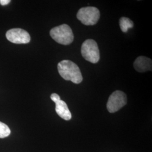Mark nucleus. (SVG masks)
I'll return each instance as SVG.
<instances>
[{
	"label": "nucleus",
	"mask_w": 152,
	"mask_h": 152,
	"mask_svg": "<svg viewBox=\"0 0 152 152\" xmlns=\"http://www.w3.org/2000/svg\"><path fill=\"white\" fill-rule=\"evenodd\" d=\"M50 36L59 44L68 45L74 40V35L71 27L64 24L53 28L50 32Z\"/></svg>",
	"instance_id": "f03ea898"
},
{
	"label": "nucleus",
	"mask_w": 152,
	"mask_h": 152,
	"mask_svg": "<svg viewBox=\"0 0 152 152\" xmlns=\"http://www.w3.org/2000/svg\"><path fill=\"white\" fill-rule=\"evenodd\" d=\"M58 70L61 77L65 80L71 81L76 84L80 83L83 80L79 67L71 60L61 61L58 64Z\"/></svg>",
	"instance_id": "f257e3e1"
},
{
	"label": "nucleus",
	"mask_w": 152,
	"mask_h": 152,
	"mask_svg": "<svg viewBox=\"0 0 152 152\" xmlns=\"http://www.w3.org/2000/svg\"><path fill=\"white\" fill-rule=\"evenodd\" d=\"M10 2H11L10 0H0V4L2 6L7 5Z\"/></svg>",
	"instance_id": "f8f14e48"
},
{
	"label": "nucleus",
	"mask_w": 152,
	"mask_h": 152,
	"mask_svg": "<svg viewBox=\"0 0 152 152\" xmlns=\"http://www.w3.org/2000/svg\"><path fill=\"white\" fill-rule=\"evenodd\" d=\"M55 111L58 115L66 121H69L72 118V114L67 104L65 102L61 99L55 102Z\"/></svg>",
	"instance_id": "6e6552de"
},
{
	"label": "nucleus",
	"mask_w": 152,
	"mask_h": 152,
	"mask_svg": "<svg viewBox=\"0 0 152 152\" xmlns=\"http://www.w3.org/2000/svg\"><path fill=\"white\" fill-rule=\"evenodd\" d=\"M11 133L10 129L4 123L0 122V138H5L9 136Z\"/></svg>",
	"instance_id": "9d476101"
},
{
	"label": "nucleus",
	"mask_w": 152,
	"mask_h": 152,
	"mask_svg": "<svg viewBox=\"0 0 152 152\" xmlns=\"http://www.w3.org/2000/svg\"><path fill=\"white\" fill-rule=\"evenodd\" d=\"M127 96L121 91H115L109 96L107 104L109 113H115L127 104Z\"/></svg>",
	"instance_id": "39448f33"
},
{
	"label": "nucleus",
	"mask_w": 152,
	"mask_h": 152,
	"mask_svg": "<svg viewBox=\"0 0 152 152\" xmlns=\"http://www.w3.org/2000/svg\"><path fill=\"white\" fill-rule=\"evenodd\" d=\"M7 39L12 43L28 44L31 41V36L26 31L20 28H13L9 30L6 34Z\"/></svg>",
	"instance_id": "423d86ee"
},
{
	"label": "nucleus",
	"mask_w": 152,
	"mask_h": 152,
	"mask_svg": "<svg viewBox=\"0 0 152 152\" xmlns=\"http://www.w3.org/2000/svg\"><path fill=\"white\" fill-rule=\"evenodd\" d=\"M100 11L95 7H84L80 9L77 14V18L86 26H94L100 18Z\"/></svg>",
	"instance_id": "7ed1b4c3"
},
{
	"label": "nucleus",
	"mask_w": 152,
	"mask_h": 152,
	"mask_svg": "<svg viewBox=\"0 0 152 152\" xmlns=\"http://www.w3.org/2000/svg\"><path fill=\"white\" fill-rule=\"evenodd\" d=\"M81 54L85 60L94 64L100 59V51L98 44L92 39H88L82 45Z\"/></svg>",
	"instance_id": "20e7f679"
},
{
	"label": "nucleus",
	"mask_w": 152,
	"mask_h": 152,
	"mask_svg": "<svg viewBox=\"0 0 152 152\" xmlns=\"http://www.w3.org/2000/svg\"><path fill=\"white\" fill-rule=\"evenodd\" d=\"M50 98H51V99L54 102H56V100H60V96H59V95H58L57 94H55V93L52 94L51 95V96H50Z\"/></svg>",
	"instance_id": "9b49d317"
},
{
	"label": "nucleus",
	"mask_w": 152,
	"mask_h": 152,
	"mask_svg": "<svg viewBox=\"0 0 152 152\" xmlns=\"http://www.w3.org/2000/svg\"><path fill=\"white\" fill-rule=\"evenodd\" d=\"M120 26L123 32H127L129 28L134 27V23L128 18L122 17L120 19Z\"/></svg>",
	"instance_id": "1a4fd4ad"
},
{
	"label": "nucleus",
	"mask_w": 152,
	"mask_h": 152,
	"mask_svg": "<svg viewBox=\"0 0 152 152\" xmlns=\"http://www.w3.org/2000/svg\"><path fill=\"white\" fill-rule=\"evenodd\" d=\"M134 66L136 71L140 73L152 71V60L145 56H139L134 61Z\"/></svg>",
	"instance_id": "0eeeda50"
}]
</instances>
